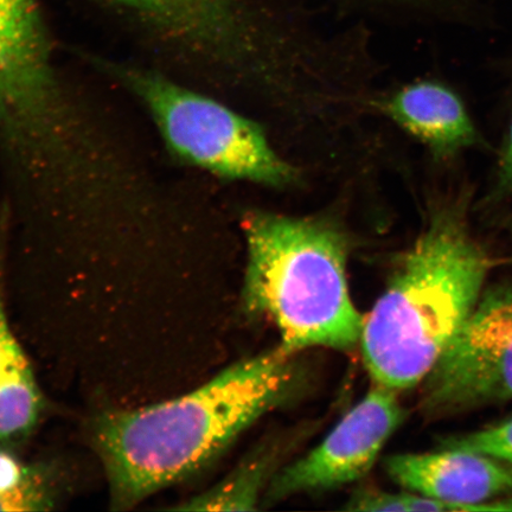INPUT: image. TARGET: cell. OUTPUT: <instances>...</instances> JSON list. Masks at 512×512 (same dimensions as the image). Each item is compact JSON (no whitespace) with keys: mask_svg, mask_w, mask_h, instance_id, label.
<instances>
[{"mask_svg":"<svg viewBox=\"0 0 512 512\" xmlns=\"http://www.w3.org/2000/svg\"><path fill=\"white\" fill-rule=\"evenodd\" d=\"M472 202L467 185L426 201L424 226L364 317L373 383L401 392L424 382L475 311L492 264L471 228Z\"/></svg>","mask_w":512,"mask_h":512,"instance_id":"obj_1","label":"cell"},{"mask_svg":"<svg viewBox=\"0 0 512 512\" xmlns=\"http://www.w3.org/2000/svg\"><path fill=\"white\" fill-rule=\"evenodd\" d=\"M292 352L281 345L228 367L192 392L96 420L94 443L114 510L136 507L209 465L296 381Z\"/></svg>","mask_w":512,"mask_h":512,"instance_id":"obj_2","label":"cell"},{"mask_svg":"<svg viewBox=\"0 0 512 512\" xmlns=\"http://www.w3.org/2000/svg\"><path fill=\"white\" fill-rule=\"evenodd\" d=\"M356 217L355 203L339 194L306 214L238 207L246 247L243 307L273 323L281 347L292 354L312 347L351 350L361 342L364 317L348 283Z\"/></svg>","mask_w":512,"mask_h":512,"instance_id":"obj_3","label":"cell"},{"mask_svg":"<svg viewBox=\"0 0 512 512\" xmlns=\"http://www.w3.org/2000/svg\"><path fill=\"white\" fill-rule=\"evenodd\" d=\"M113 74L149 108L165 143L185 164L227 183L281 194L310 188V175L253 115L147 70L115 67Z\"/></svg>","mask_w":512,"mask_h":512,"instance_id":"obj_4","label":"cell"},{"mask_svg":"<svg viewBox=\"0 0 512 512\" xmlns=\"http://www.w3.org/2000/svg\"><path fill=\"white\" fill-rule=\"evenodd\" d=\"M162 25L211 91L243 96L273 79L296 36L291 0H121Z\"/></svg>","mask_w":512,"mask_h":512,"instance_id":"obj_5","label":"cell"},{"mask_svg":"<svg viewBox=\"0 0 512 512\" xmlns=\"http://www.w3.org/2000/svg\"><path fill=\"white\" fill-rule=\"evenodd\" d=\"M512 400V285L483 292L475 311L425 380L434 416Z\"/></svg>","mask_w":512,"mask_h":512,"instance_id":"obj_6","label":"cell"},{"mask_svg":"<svg viewBox=\"0 0 512 512\" xmlns=\"http://www.w3.org/2000/svg\"><path fill=\"white\" fill-rule=\"evenodd\" d=\"M32 0H0V126L17 147L54 142L68 126Z\"/></svg>","mask_w":512,"mask_h":512,"instance_id":"obj_7","label":"cell"},{"mask_svg":"<svg viewBox=\"0 0 512 512\" xmlns=\"http://www.w3.org/2000/svg\"><path fill=\"white\" fill-rule=\"evenodd\" d=\"M398 393L374 383L322 444L275 476L268 497L277 501L304 492L335 489L366 476L405 419Z\"/></svg>","mask_w":512,"mask_h":512,"instance_id":"obj_8","label":"cell"},{"mask_svg":"<svg viewBox=\"0 0 512 512\" xmlns=\"http://www.w3.org/2000/svg\"><path fill=\"white\" fill-rule=\"evenodd\" d=\"M374 117L387 121L425 147L437 164H448L464 152L485 149L464 101L446 83L418 79L379 89L370 101Z\"/></svg>","mask_w":512,"mask_h":512,"instance_id":"obj_9","label":"cell"},{"mask_svg":"<svg viewBox=\"0 0 512 512\" xmlns=\"http://www.w3.org/2000/svg\"><path fill=\"white\" fill-rule=\"evenodd\" d=\"M384 464L394 482L450 511H486L489 503L512 497V464L463 448L396 454Z\"/></svg>","mask_w":512,"mask_h":512,"instance_id":"obj_10","label":"cell"},{"mask_svg":"<svg viewBox=\"0 0 512 512\" xmlns=\"http://www.w3.org/2000/svg\"><path fill=\"white\" fill-rule=\"evenodd\" d=\"M41 411L42 396L34 371L17 343L0 373V444L27 437Z\"/></svg>","mask_w":512,"mask_h":512,"instance_id":"obj_11","label":"cell"},{"mask_svg":"<svg viewBox=\"0 0 512 512\" xmlns=\"http://www.w3.org/2000/svg\"><path fill=\"white\" fill-rule=\"evenodd\" d=\"M270 469L266 460H255L233 473L215 488L203 495L172 508V510L190 511H235L255 510L266 476Z\"/></svg>","mask_w":512,"mask_h":512,"instance_id":"obj_12","label":"cell"},{"mask_svg":"<svg viewBox=\"0 0 512 512\" xmlns=\"http://www.w3.org/2000/svg\"><path fill=\"white\" fill-rule=\"evenodd\" d=\"M344 509L362 512L450 511L443 502L413 491L412 494L408 492L407 494H390V492L373 489L357 492Z\"/></svg>","mask_w":512,"mask_h":512,"instance_id":"obj_13","label":"cell"},{"mask_svg":"<svg viewBox=\"0 0 512 512\" xmlns=\"http://www.w3.org/2000/svg\"><path fill=\"white\" fill-rule=\"evenodd\" d=\"M55 503V491L47 473L36 466L17 488L0 491V511H50L55 508Z\"/></svg>","mask_w":512,"mask_h":512,"instance_id":"obj_14","label":"cell"},{"mask_svg":"<svg viewBox=\"0 0 512 512\" xmlns=\"http://www.w3.org/2000/svg\"><path fill=\"white\" fill-rule=\"evenodd\" d=\"M444 446L486 454L512 464V419L486 430L448 440Z\"/></svg>","mask_w":512,"mask_h":512,"instance_id":"obj_15","label":"cell"},{"mask_svg":"<svg viewBox=\"0 0 512 512\" xmlns=\"http://www.w3.org/2000/svg\"><path fill=\"white\" fill-rule=\"evenodd\" d=\"M381 10L437 16L463 14L467 0H360Z\"/></svg>","mask_w":512,"mask_h":512,"instance_id":"obj_16","label":"cell"},{"mask_svg":"<svg viewBox=\"0 0 512 512\" xmlns=\"http://www.w3.org/2000/svg\"><path fill=\"white\" fill-rule=\"evenodd\" d=\"M484 203L489 207L512 203V120L499 155L494 184Z\"/></svg>","mask_w":512,"mask_h":512,"instance_id":"obj_17","label":"cell"},{"mask_svg":"<svg viewBox=\"0 0 512 512\" xmlns=\"http://www.w3.org/2000/svg\"><path fill=\"white\" fill-rule=\"evenodd\" d=\"M34 467L22 464L9 452L0 450V491L17 488L31 475Z\"/></svg>","mask_w":512,"mask_h":512,"instance_id":"obj_18","label":"cell"},{"mask_svg":"<svg viewBox=\"0 0 512 512\" xmlns=\"http://www.w3.org/2000/svg\"><path fill=\"white\" fill-rule=\"evenodd\" d=\"M17 343V339L10 329L8 317H6L3 286L2 281H0V373H2L6 361H8L11 351Z\"/></svg>","mask_w":512,"mask_h":512,"instance_id":"obj_19","label":"cell"}]
</instances>
